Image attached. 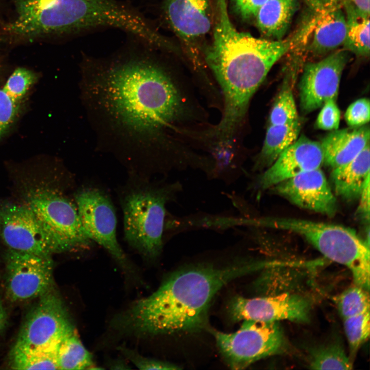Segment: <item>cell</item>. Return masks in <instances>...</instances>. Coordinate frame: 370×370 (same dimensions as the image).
I'll use <instances>...</instances> for the list:
<instances>
[{"label":"cell","instance_id":"cell-9","mask_svg":"<svg viewBox=\"0 0 370 370\" xmlns=\"http://www.w3.org/2000/svg\"><path fill=\"white\" fill-rule=\"evenodd\" d=\"M38 298L26 317L14 345L36 349L53 348L75 331L66 306L53 288Z\"/></svg>","mask_w":370,"mask_h":370},{"label":"cell","instance_id":"cell-35","mask_svg":"<svg viewBox=\"0 0 370 370\" xmlns=\"http://www.w3.org/2000/svg\"><path fill=\"white\" fill-rule=\"evenodd\" d=\"M237 12L245 18L255 17L262 6L268 0H232Z\"/></svg>","mask_w":370,"mask_h":370},{"label":"cell","instance_id":"cell-31","mask_svg":"<svg viewBox=\"0 0 370 370\" xmlns=\"http://www.w3.org/2000/svg\"><path fill=\"white\" fill-rule=\"evenodd\" d=\"M321 107L315 123L316 127L320 130L330 131L338 129L341 114L336 100H328Z\"/></svg>","mask_w":370,"mask_h":370},{"label":"cell","instance_id":"cell-15","mask_svg":"<svg viewBox=\"0 0 370 370\" xmlns=\"http://www.w3.org/2000/svg\"><path fill=\"white\" fill-rule=\"evenodd\" d=\"M270 189L302 209L328 216L337 212L335 194L321 168L300 174Z\"/></svg>","mask_w":370,"mask_h":370},{"label":"cell","instance_id":"cell-30","mask_svg":"<svg viewBox=\"0 0 370 370\" xmlns=\"http://www.w3.org/2000/svg\"><path fill=\"white\" fill-rule=\"evenodd\" d=\"M35 79L34 74L24 68L16 69L7 80L3 89L14 102L25 96Z\"/></svg>","mask_w":370,"mask_h":370},{"label":"cell","instance_id":"cell-12","mask_svg":"<svg viewBox=\"0 0 370 370\" xmlns=\"http://www.w3.org/2000/svg\"><path fill=\"white\" fill-rule=\"evenodd\" d=\"M0 237L8 249L42 257L59 253L48 234L24 204L0 207Z\"/></svg>","mask_w":370,"mask_h":370},{"label":"cell","instance_id":"cell-19","mask_svg":"<svg viewBox=\"0 0 370 370\" xmlns=\"http://www.w3.org/2000/svg\"><path fill=\"white\" fill-rule=\"evenodd\" d=\"M368 125L331 131L320 142L324 163L334 169L356 157L369 143Z\"/></svg>","mask_w":370,"mask_h":370},{"label":"cell","instance_id":"cell-25","mask_svg":"<svg viewBox=\"0 0 370 370\" xmlns=\"http://www.w3.org/2000/svg\"><path fill=\"white\" fill-rule=\"evenodd\" d=\"M57 354L59 369L96 368L91 354L85 348L76 330L60 342Z\"/></svg>","mask_w":370,"mask_h":370},{"label":"cell","instance_id":"cell-36","mask_svg":"<svg viewBox=\"0 0 370 370\" xmlns=\"http://www.w3.org/2000/svg\"><path fill=\"white\" fill-rule=\"evenodd\" d=\"M358 213L366 222L369 220V180L367 181L359 198Z\"/></svg>","mask_w":370,"mask_h":370},{"label":"cell","instance_id":"cell-13","mask_svg":"<svg viewBox=\"0 0 370 370\" xmlns=\"http://www.w3.org/2000/svg\"><path fill=\"white\" fill-rule=\"evenodd\" d=\"M349 58L348 51L344 49L305 65L299 84L300 107L304 113L315 110L328 100H337L342 73Z\"/></svg>","mask_w":370,"mask_h":370},{"label":"cell","instance_id":"cell-16","mask_svg":"<svg viewBox=\"0 0 370 370\" xmlns=\"http://www.w3.org/2000/svg\"><path fill=\"white\" fill-rule=\"evenodd\" d=\"M324 155L320 142L302 135L284 151L256 179V189L265 190L300 174L321 168Z\"/></svg>","mask_w":370,"mask_h":370},{"label":"cell","instance_id":"cell-8","mask_svg":"<svg viewBox=\"0 0 370 370\" xmlns=\"http://www.w3.org/2000/svg\"><path fill=\"white\" fill-rule=\"evenodd\" d=\"M217 347L230 367L242 369L263 358L283 352L286 341L278 322L244 320L231 333L212 329Z\"/></svg>","mask_w":370,"mask_h":370},{"label":"cell","instance_id":"cell-7","mask_svg":"<svg viewBox=\"0 0 370 370\" xmlns=\"http://www.w3.org/2000/svg\"><path fill=\"white\" fill-rule=\"evenodd\" d=\"M54 243L59 253L83 251L92 241L81 224L76 204L58 189L39 187L28 190L23 203Z\"/></svg>","mask_w":370,"mask_h":370},{"label":"cell","instance_id":"cell-37","mask_svg":"<svg viewBox=\"0 0 370 370\" xmlns=\"http://www.w3.org/2000/svg\"><path fill=\"white\" fill-rule=\"evenodd\" d=\"M338 4L342 7L347 4L355 6L365 14L369 15V0H321Z\"/></svg>","mask_w":370,"mask_h":370},{"label":"cell","instance_id":"cell-38","mask_svg":"<svg viewBox=\"0 0 370 370\" xmlns=\"http://www.w3.org/2000/svg\"><path fill=\"white\" fill-rule=\"evenodd\" d=\"M7 321L6 313L0 300V332L4 329Z\"/></svg>","mask_w":370,"mask_h":370},{"label":"cell","instance_id":"cell-4","mask_svg":"<svg viewBox=\"0 0 370 370\" xmlns=\"http://www.w3.org/2000/svg\"><path fill=\"white\" fill-rule=\"evenodd\" d=\"M177 183H152L149 178L132 175L120 195L124 238L148 260L162 252L166 205L180 189Z\"/></svg>","mask_w":370,"mask_h":370},{"label":"cell","instance_id":"cell-5","mask_svg":"<svg viewBox=\"0 0 370 370\" xmlns=\"http://www.w3.org/2000/svg\"><path fill=\"white\" fill-rule=\"evenodd\" d=\"M16 18L7 26L19 36L75 33L104 27L108 22V0H15Z\"/></svg>","mask_w":370,"mask_h":370},{"label":"cell","instance_id":"cell-1","mask_svg":"<svg viewBox=\"0 0 370 370\" xmlns=\"http://www.w3.org/2000/svg\"><path fill=\"white\" fill-rule=\"evenodd\" d=\"M89 66L82 89L90 113L122 147L131 169L135 162V170H144L157 138L182 113L176 87L160 66L144 57Z\"/></svg>","mask_w":370,"mask_h":370},{"label":"cell","instance_id":"cell-22","mask_svg":"<svg viewBox=\"0 0 370 370\" xmlns=\"http://www.w3.org/2000/svg\"><path fill=\"white\" fill-rule=\"evenodd\" d=\"M301 128L299 119L286 124H269L254 169L261 170L269 167L284 151L297 140Z\"/></svg>","mask_w":370,"mask_h":370},{"label":"cell","instance_id":"cell-28","mask_svg":"<svg viewBox=\"0 0 370 370\" xmlns=\"http://www.w3.org/2000/svg\"><path fill=\"white\" fill-rule=\"evenodd\" d=\"M369 311H367L343 319L349 349L348 357L353 363L358 350L369 337Z\"/></svg>","mask_w":370,"mask_h":370},{"label":"cell","instance_id":"cell-26","mask_svg":"<svg viewBox=\"0 0 370 370\" xmlns=\"http://www.w3.org/2000/svg\"><path fill=\"white\" fill-rule=\"evenodd\" d=\"M309 368L312 369H351L353 363L340 343L334 341L312 348Z\"/></svg>","mask_w":370,"mask_h":370},{"label":"cell","instance_id":"cell-3","mask_svg":"<svg viewBox=\"0 0 370 370\" xmlns=\"http://www.w3.org/2000/svg\"><path fill=\"white\" fill-rule=\"evenodd\" d=\"M304 35L301 28L292 36L275 41L239 31L230 20L226 0L216 1L213 41L205 54L224 96L222 118L214 131L217 137H231L273 65L295 47Z\"/></svg>","mask_w":370,"mask_h":370},{"label":"cell","instance_id":"cell-18","mask_svg":"<svg viewBox=\"0 0 370 370\" xmlns=\"http://www.w3.org/2000/svg\"><path fill=\"white\" fill-rule=\"evenodd\" d=\"M316 16L309 51L314 55L330 52L343 45L346 18L342 7L321 0H308Z\"/></svg>","mask_w":370,"mask_h":370},{"label":"cell","instance_id":"cell-20","mask_svg":"<svg viewBox=\"0 0 370 370\" xmlns=\"http://www.w3.org/2000/svg\"><path fill=\"white\" fill-rule=\"evenodd\" d=\"M369 143L354 159L332 169L331 179L335 195L347 201L359 199L369 180Z\"/></svg>","mask_w":370,"mask_h":370},{"label":"cell","instance_id":"cell-11","mask_svg":"<svg viewBox=\"0 0 370 370\" xmlns=\"http://www.w3.org/2000/svg\"><path fill=\"white\" fill-rule=\"evenodd\" d=\"M5 258L6 292L12 301L38 298L53 288L52 257L8 249Z\"/></svg>","mask_w":370,"mask_h":370},{"label":"cell","instance_id":"cell-10","mask_svg":"<svg viewBox=\"0 0 370 370\" xmlns=\"http://www.w3.org/2000/svg\"><path fill=\"white\" fill-rule=\"evenodd\" d=\"M83 228L92 242L103 247L123 269L131 263L117 240V218L112 202L102 190L84 187L74 194Z\"/></svg>","mask_w":370,"mask_h":370},{"label":"cell","instance_id":"cell-24","mask_svg":"<svg viewBox=\"0 0 370 370\" xmlns=\"http://www.w3.org/2000/svg\"><path fill=\"white\" fill-rule=\"evenodd\" d=\"M58 347L36 349L14 345L10 366L14 369H59Z\"/></svg>","mask_w":370,"mask_h":370},{"label":"cell","instance_id":"cell-32","mask_svg":"<svg viewBox=\"0 0 370 370\" xmlns=\"http://www.w3.org/2000/svg\"><path fill=\"white\" fill-rule=\"evenodd\" d=\"M369 100L360 98L353 102L345 113V120L351 127L366 125L369 121Z\"/></svg>","mask_w":370,"mask_h":370},{"label":"cell","instance_id":"cell-29","mask_svg":"<svg viewBox=\"0 0 370 370\" xmlns=\"http://www.w3.org/2000/svg\"><path fill=\"white\" fill-rule=\"evenodd\" d=\"M297 106L291 87L287 84L282 87L271 110L269 124H283L298 119Z\"/></svg>","mask_w":370,"mask_h":370},{"label":"cell","instance_id":"cell-2","mask_svg":"<svg viewBox=\"0 0 370 370\" xmlns=\"http://www.w3.org/2000/svg\"><path fill=\"white\" fill-rule=\"evenodd\" d=\"M260 262L239 259L223 266L198 264L181 268L152 294L136 301L114 325L139 336L193 331L206 325L210 304L231 281L260 269Z\"/></svg>","mask_w":370,"mask_h":370},{"label":"cell","instance_id":"cell-14","mask_svg":"<svg viewBox=\"0 0 370 370\" xmlns=\"http://www.w3.org/2000/svg\"><path fill=\"white\" fill-rule=\"evenodd\" d=\"M228 308L234 321L306 322L309 320L311 304L303 296L287 292L251 299L236 297Z\"/></svg>","mask_w":370,"mask_h":370},{"label":"cell","instance_id":"cell-33","mask_svg":"<svg viewBox=\"0 0 370 370\" xmlns=\"http://www.w3.org/2000/svg\"><path fill=\"white\" fill-rule=\"evenodd\" d=\"M123 354L140 369H176L181 367L176 365L153 359L136 353L125 347H119Z\"/></svg>","mask_w":370,"mask_h":370},{"label":"cell","instance_id":"cell-17","mask_svg":"<svg viewBox=\"0 0 370 370\" xmlns=\"http://www.w3.org/2000/svg\"><path fill=\"white\" fill-rule=\"evenodd\" d=\"M166 18L186 45L194 46L212 26L210 0H164Z\"/></svg>","mask_w":370,"mask_h":370},{"label":"cell","instance_id":"cell-34","mask_svg":"<svg viewBox=\"0 0 370 370\" xmlns=\"http://www.w3.org/2000/svg\"><path fill=\"white\" fill-rule=\"evenodd\" d=\"M14 102L3 89H0V137L12 123L17 111Z\"/></svg>","mask_w":370,"mask_h":370},{"label":"cell","instance_id":"cell-27","mask_svg":"<svg viewBox=\"0 0 370 370\" xmlns=\"http://www.w3.org/2000/svg\"><path fill=\"white\" fill-rule=\"evenodd\" d=\"M342 319L369 311V290L355 284L334 298Z\"/></svg>","mask_w":370,"mask_h":370},{"label":"cell","instance_id":"cell-6","mask_svg":"<svg viewBox=\"0 0 370 370\" xmlns=\"http://www.w3.org/2000/svg\"><path fill=\"white\" fill-rule=\"evenodd\" d=\"M254 226L295 233L305 238L327 258L347 267L354 284L369 289V244L350 228L307 219L281 217L250 220Z\"/></svg>","mask_w":370,"mask_h":370},{"label":"cell","instance_id":"cell-21","mask_svg":"<svg viewBox=\"0 0 370 370\" xmlns=\"http://www.w3.org/2000/svg\"><path fill=\"white\" fill-rule=\"evenodd\" d=\"M298 0H268L255 17L259 30L265 36L281 40L298 8Z\"/></svg>","mask_w":370,"mask_h":370},{"label":"cell","instance_id":"cell-23","mask_svg":"<svg viewBox=\"0 0 370 370\" xmlns=\"http://www.w3.org/2000/svg\"><path fill=\"white\" fill-rule=\"evenodd\" d=\"M346 18V34L344 49L357 56L369 55V15L364 13L353 5L343 6Z\"/></svg>","mask_w":370,"mask_h":370}]
</instances>
